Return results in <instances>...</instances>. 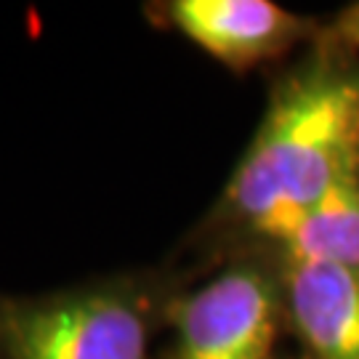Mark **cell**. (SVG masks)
I'll return each mask as SVG.
<instances>
[{"instance_id": "cell-3", "label": "cell", "mask_w": 359, "mask_h": 359, "mask_svg": "<svg viewBox=\"0 0 359 359\" xmlns=\"http://www.w3.org/2000/svg\"><path fill=\"white\" fill-rule=\"evenodd\" d=\"M170 344L157 359H274L285 327L280 266L269 256H248L168 309Z\"/></svg>"}, {"instance_id": "cell-5", "label": "cell", "mask_w": 359, "mask_h": 359, "mask_svg": "<svg viewBox=\"0 0 359 359\" xmlns=\"http://www.w3.org/2000/svg\"><path fill=\"white\" fill-rule=\"evenodd\" d=\"M285 327L304 348V359H359V269L330 264H285Z\"/></svg>"}, {"instance_id": "cell-2", "label": "cell", "mask_w": 359, "mask_h": 359, "mask_svg": "<svg viewBox=\"0 0 359 359\" xmlns=\"http://www.w3.org/2000/svg\"><path fill=\"white\" fill-rule=\"evenodd\" d=\"M173 298L152 274L0 295V359H152Z\"/></svg>"}, {"instance_id": "cell-7", "label": "cell", "mask_w": 359, "mask_h": 359, "mask_svg": "<svg viewBox=\"0 0 359 359\" xmlns=\"http://www.w3.org/2000/svg\"><path fill=\"white\" fill-rule=\"evenodd\" d=\"M330 35H333L335 40H341L344 46H348V48L359 51V3L351 6V8H346V11L338 16L335 29H330Z\"/></svg>"}, {"instance_id": "cell-4", "label": "cell", "mask_w": 359, "mask_h": 359, "mask_svg": "<svg viewBox=\"0 0 359 359\" xmlns=\"http://www.w3.org/2000/svg\"><path fill=\"white\" fill-rule=\"evenodd\" d=\"M149 19L231 69H250L314 38V22L271 0H163Z\"/></svg>"}, {"instance_id": "cell-1", "label": "cell", "mask_w": 359, "mask_h": 359, "mask_svg": "<svg viewBox=\"0 0 359 359\" xmlns=\"http://www.w3.org/2000/svg\"><path fill=\"white\" fill-rule=\"evenodd\" d=\"M359 170V56L330 32L277 83L203 229L256 245Z\"/></svg>"}, {"instance_id": "cell-6", "label": "cell", "mask_w": 359, "mask_h": 359, "mask_svg": "<svg viewBox=\"0 0 359 359\" xmlns=\"http://www.w3.org/2000/svg\"><path fill=\"white\" fill-rule=\"evenodd\" d=\"M256 245L285 264L359 269V170L335 184L314 205L274 226Z\"/></svg>"}]
</instances>
